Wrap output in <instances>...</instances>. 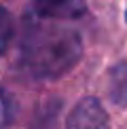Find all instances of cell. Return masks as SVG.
Instances as JSON below:
<instances>
[{
  "label": "cell",
  "mask_w": 127,
  "mask_h": 129,
  "mask_svg": "<svg viewBox=\"0 0 127 129\" xmlns=\"http://www.w3.org/2000/svg\"><path fill=\"white\" fill-rule=\"evenodd\" d=\"M83 55V38L76 30L57 23V19L25 17L19 40L17 66L32 80H55L68 74Z\"/></svg>",
  "instance_id": "6da1fadb"
},
{
  "label": "cell",
  "mask_w": 127,
  "mask_h": 129,
  "mask_svg": "<svg viewBox=\"0 0 127 129\" xmlns=\"http://www.w3.org/2000/svg\"><path fill=\"white\" fill-rule=\"evenodd\" d=\"M66 129H110V121L98 98H83L72 108Z\"/></svg>",
  "instance_id": "7a4b0ae2"
},
{
  "label": "cell",
  "mask_w": 127,
  "mask_h": 129,
  "mask_svg": "<svg viewBox=\"0 0 127 129\" xmlns=\"http://www.w3.org/2000/svg\"><path fill=\"white\" fill-rule=\"evenodd\" d=\"M30 13L42 19H78L87 13L85 0H30Z\"/></svg>",
  "instance_id": "3957f363"
},
{
  "label": "cell",
  "mask_w": 127,
  "mask_h": 129,
  "mask_svg": "<svg viewBox=\"0 0 127 129\" xmlns=\"http://www.w3.org/2000/svg\"><path fill=\"white\" fill-rule=\"evenodd\" d=\"M110 100L127 106V63H116L110 72Z\"/></svg>",
  "instance_id": "277c9868"
},
{
  "label": "cell",
  "mask_w": 127,
  "mask_h": 129,
  "mask_svg": "<svg viewBox=\"0 0 127 129\" xmlns=\"http://www.w3.org/2000/svg\"><path fill=\"white\" fill-rule=\"evenodd\" d=\"M11 32H13V19L7 9H0V51L7 53L9 49V40H11Z\"/></svg>",
  "instance_id": "5b68a950"
},
{
  "label": "cell",
  "mask_w": 127,
  "mask_h": 129,
  "mask_svg": "<svg viewBox=\"0 0 127 129\" xmlns=\"http://www.w3.org/2000/svg\"><path fill=\"white\" fill-rule=\"evenodd\" d=\"M15 110H17V104L13 102L9 91H2V127L7 129L11 125V121H13L15 116Z\"/></svg>",
  "instance_id": "8992f818"
},
{
  "label": "cell",
  "mask_w": 127,
  "mask_h": 129,
  "mask_svg": "<svg viewBox=\"0 0 127 129\" xmlns=\"http://www.w3.org/2000/svg\"><path fill=\"white\" fill-rule=\"evenodd\" d=\"M125 19H127V11H125Z\"/></svg>",
  "instance_id": "52a82bcc"
}]
</instances>
